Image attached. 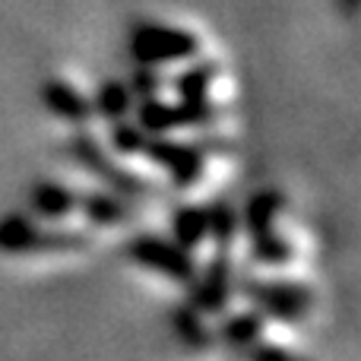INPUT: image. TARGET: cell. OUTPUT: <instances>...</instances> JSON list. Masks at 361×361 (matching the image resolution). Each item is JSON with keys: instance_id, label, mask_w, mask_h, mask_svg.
Here are the masks:
<instances>
[{"instance_id": "obj_1", "label": "cell", "mask_w": 361, "mask_h": 361, "mask_svg": "<svg viewBox=\"0 0 361 361\" xmlns=\"http://www.w3.org/2000/svg\"><path fill=\"white\" fill-rule=\"evenodd\" d=\"M241 238L260 276H307L317 241L301 206L288 193L267 187L254 193L241 219Z\"/></svg>"}, {"instance_id": "obj_4", "label": "cell", "mask_w": 361, "mask_h": 361, "mask_svg": "<svg viewBox=\"0 0 361 361\" xmlns=\"http://www.w3.org/2000/svg\"><path fill=\"white\" fill-rule=\"evenodd\" d=\"M44 111L76 137L102 130V105H99V86L86 80L76 70H54L42 86Z\"/></svg>"}, {"instance_id": "obj_3", "label": "cell", "mask_w": 361, "mask_h": 361, "mask_svg": "<svg viewBox=\"0 0 361 361\" xmlns=\"http://www.w3.org/2000/svg\"><path fill=\"white\" fill-rule=\"evenodd\" d=\"M99 244L102 238H95L92 231L51 222L25 206L0 219V254L19 263H48V267L80 263Z\"/></svg>"}, {"instance_id": "obj_2", "label": "cell", "mask_w": 361, "mask_h": 361, "mask_svg": "<svg viewBox=\"0 0 361 361\" xmlns=\"http://www.w3.org/2000/svg\"><path fill=\"white\" fill-rule=\"evenodd\" d=\"M130 54L143 76H171L219 54L216 38L190 16L152 13L130 29Z\"/></svg>"}]
</instances>
